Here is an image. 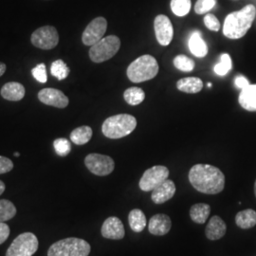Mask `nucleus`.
Instances as JSON below:
<instances>
[{
  "instance_id": "6e6552de",
  "label": "nucleus",
  "mask_w": 256,
  "mask_h": 256,
  "mask_svg": "<svg viewBox=\"0 0 256 256\" xmlns=\"http://www.w3.org/2000/svg\"><path fill=\"white\" fill-rule=\"evenodd\" d=\"M169 176V170L167 167L162 165H156L144 173L138 186L140 190L144 192H151L160 186L162 183L168 180Z\"/></svg>"
},
{
  "instance_id": "79ce46f5",
  "label": "nucleus",
  "mask_w": 256,
  "mask_h": 256,
  "mask_svg": "<svg viewBox=\"0 0 256 256\" xmlns=\"http://www.w3.org/2000/svg\"><path fill=\"white\" fill-rule=\"evenodd\" d=\"M19 155H20V154H19L18 152H16V153L14 154V156H19Z\"/></svg>"
},
{
  "instance_id": "aec40b11",
  "label": "nucleus",
  "mask_w": 256,
  "mask_h": 256,
  "mask_svg": "<svg viewBox=\"0 0 256 256\" xmlns=\"http://www.w3.org/2000/svg\"><path fill=\"white\" fill-rule=\"evenodd\" d=\"M189 48L192 55L196 57H205L208 54V46L206 42L202 39L200 32H192L189 39Z\"/></svg>"
},
{
  "instance_id": "37998d69",
  "label": "nucleus",
  "mask_w": 256,
  "mask_h": 256,
  "mask_svg": "<svg viewBox=\"0 0 256 256\" xmlns=\"http://www.w3.org/2000/svg\"><path fill=\"white\" fill-rule=\"evenodd\" d=\"M208 86H209V88H210V86H212V84H210V82H209V84H208Z\"/></svg>"
},
{
  "instance_id": "ddd939ff",
  "label": "nucleus",
  "mask_w": 256,
  "mask_h": 256,
  "mask_svg": "<svg viewBox=\"0 0 256 256\" xmlns=\"http://www.w3.org/2000/svg\"><path fill=\"white\" fill-rule=\"evenodd\" d=\"M39 101L46 106L57 108H64L68 106V98L63 92L56 88H44L38 92Z\"/></svg>"
},
{
  "instance_id": "a211bd4d",
  "label": "nucleus",
  "mask_w": 256,
  "mask_h": 256,
  "mask_svg": "<svg viewBox=\"0 0 256 256\" xmlns=\"http://www.w3.org/2000/svg\"><path fill=\"white\" fill-rule=\"evenodd\" d=\"M25 92V88L20 82H10L3 86L0 93L5 100L18 102L24 98Z\"/></svg>"
},
{
  "instance_id": "473e14b6",
  "label": "nucleus",
  "mask_w": 256,
  "mask_h": 256,
  "mask_svg": "<svg viewBox=\"0 0 256 256\" xmlns=\"http://www.w3.org/2000/svg\"><path fill=\"white\" fill-rule=\"evenodd\" d=\"M216 6V0H198L194 10L198 14H204Z\"/></svg>"
},
{
  "instance_id": "f8f14e48",
  "label": "nucleus",
  "mask_w": 256,
  "mask_h": 256,
  "mask_svg": "<svg viewBox=\"0 0 256 256\" xmlns=\"http://www.w3.org/2000/svg\"><path fill=\"white\" fill-rule=\"evenodd\" d=\"M156 37L162 46H168L174 37V28L166 16L160 14L154 21Z\"/></svg>"
},
{
  "instance_id": "20e7f679",
  "label": "nucleus",
  "mask_w": 256,
  "mask_h": 256,
  "mask_svg": "<svg viewBox=\"0 0 256 256\" xmlns=\"http://www.w3.org/2000/svg\"><path fill=\"white\" fill-rule=\"evenodd\" d=\"M160 68L152 55L146 54L137 58L128 66V79L133 82H142L155 78Z\"/></svg>"
},
{
  "instance_id": "bb28decb",
  "label": "nucleus",
  "mask_w": 256,
  "mask_h": 256,
  "mask_svg": "<svg viewBox=\"0 0 256 256\" xmlns=\"http://www.w3.org/2000/svg\"><path fill=\"white\" fill-rule=\"evenodd\" d=\"M16 214V208L12 202L7 200H0V223H5Z\"/></svg>"
},
{
  "instance_id": "39448f33",
  "label": "nucleus",
  "mask_w": 256,
  "mask_h": 256,
  "mask_svg": "<svg viewBox=\"0 0 256 256\" xmlns=\"http://www.w3.org/2000/svg\"><path fill=\"white\" fill-rule=\"evenodd\" d=\"M92 247L84 239L70 238L59 240L52 244L48 256H88Z\"/></svg>"
},
{
  "instance_id": "393cba45",
  "label": "nucleus",
  "mask_w": 256,
  "mask_h": 256,
  "mask_svg": "<svg viewBox=\"0 0 256 256\" xmlns=\"http://www.w3.org/2000/svg\"><path fill=\"white\" fill-rule=\"evenodd\" d=\"M92 134L93 132L92 128L88 126H82L80 128H75L70 133V140L77 146H82L88 144L92 140Z\"/></svg>"
},
{
  "instance_id": "a19ab883",
  "label": "nucleus",
  "mask_w": 256,
  "mask_h": 256,
  "mask_svg": "<svg viewBox=\"0 0 256 256\" xmlns=\"http://www.w3.org/2000/svg\"><path fill=\"white\" fill-rule=\"evenodd\" d=\"M254 194H256V183H254Z\"/></svg>"
},
{
  "instance_id": "0eeeda50",
  "label": "nucleus",
  "mask_w": 256,
  "mask_h": 256,
  "mask_svg": "<svg viewBox=\"0 0 256 256\" xmlns=\"http://www.w3.org/2000/svg\"><path fill=\"white\" fill-rule=\"evenodd\" d=\"M38 248V239L32 232L19 234L10 244L6 256H32Z\"/></svg>"
},
{
  "instance_id": "f3484780",
  "label": "nucleus",
  "mask_w": 256,
  "mask_h": 256,
  "mask_svg": "<svg viewBox=\"0 0 256 256\" xmlns=\"http://www.w3.org/2000/svg\"><path fill=\"white\" fill-rule=\"evenodd\" d=\"M227 232V225L218 216H214L208 222L205 234L208 239L216 241L221 239Z\"/></svg>"
},
{
  "instance_id": "9d476101",
  "label": "nucleus",
  "mask_w": 256,
  "mask_h": 256,
  "mask_svg": "<svg viewBox=\"0 0 256 256\" xmlns=\"http://www.w3.org/2000/svg\"><path fill=\"white\" fill-rule=\"evenodd\" d=\"M84 164L92 174L100 176L111 174L115 168V162L110 156L96 153L86 156Z\"/></svg>"
},
{
  "instance_id": "58836bf2",
  "label": "nucleus",
  "mask_w": 256,
  "mask_h": 256,
  "mask_svg": "<svg viewBox=\"0 0 256 256\" xmlns=\"http://www.w3.org/2000/svg\"><path fill=\"white\" fill-rule=\"evenodd\" d=\"M5 72H6V64L0 62V77L5 74Z\"/></svg>"
},
{
  "instance_id": "4c0bfd02",
  "label": "nucleus",
  "mask_w": 256,
  "mask_h": 256,
  "mask_svg": "<svg viewBox=\"0 0 256 256\" xmlns=\"http://www.w3.org/2000/svg\"><path fill=\"white\" fill-rule=\"evenodd\" d=\"M236 84L238 86L239 88L243 90V88H247L248 86L250 84V82L244 76H238L236 78Z\"/></svg>"
},
{
  "instance_id": "c85d7f7f",
  "label": "nucleus",
  "mask_w": 256,
  "mask_h": 256,
  "mask_svg": "<svg viewBox=\"0 0 256 256\" xmlns=\"http://www.w3.org/2000/svg\"><path fill=\"white\" fill-rule=\"evenodd\" d=\"M50 72H52V76H54L55 78H57L58 80L61 81V80H64L68 76L70 70L64 61L59 59L52 64Z\"/></svg>"
},
{
  "instance_id": "c9c22d12",
  "label": "nucleus",
  "mask_w": 256,
  "mask_h": 256,
  "mask_svg": "<svg viewBox=\"0 0 256 256\" xmlns=\"http://www.w3.org/2000/svg\"><path fill=\"white\" fill-rule=\"evenodd\" d=\"M14 168V164L12 162L3 156H0V174L8 173L12 171Z\"/></svg>"
},
{
  "instance_id": "f704fd0d",
  "label": "nucleus",
  "mask_w": 256,
  "mask_h": 256,
  "mask_svg": "<svg viewBox=\"0 0 256 256\" xmlns=\"http://www.w3.org/2000/svg\"><path fill=\"white\" fill-rule=\"evenodd\" d=\"M204 24L210 30L218 32L220 28V22L214 14H208L204 18Z\"/></svg>"
},
{
  "instance_id": "412c9836",
  "label": "nucleus",
  "mask_w": 256,
  "mask_h": 256,
  "mask_svg": "<svg viewBox=\"0 0 256 256\" xmlns=\"http://www.w3.org/2000/svg\"><path fill=\"white\" fill-rule=\"evenodd\" d=\"M203 86L204 84L202 79L196 77H186L178 80L176 82V88L178 90L189 94H194L202 92Z\"/></svg>"
},
{
  "instance_id": "a878e982",
  "label": "nucleus",
  "mask_w": 256,
  "mask_h": 256,
  "mask_svg": "<svg viewBox=\"0 0 256 256\" xmlns=\"http://www.w3.org/2000/svg\"><path fill=\"white\" fill-rule=\"evenodd\" d=\"M124 98L128 104L130 106H138L142 104L146 99L144 92L136 86H132L126 90L124 93Z\"/></svg>"
},
{
  "instance_id": "b1692460",
  "label": "nucleus",
  "mask_w": 256,
  "mask_h": 256,
  "mask_svg": "<svg viewBox=\"0 0 256 256\" xmlns=\"http://www.w3.org/2000/svg\"><path fill=\"white\" fill-rule=\"evenodd\" d=\"M236 223L239 228L247 230L256 225V212L252 209L239 212L236 216Z\"/></svg>"
},
{
  "instance_id": "ea45409f",
  "label": "nucleus",
  "mask_w": 256,
  "mask_h": 256,
  "mask_svg": "<svg viewBox=\"0 0 256 256\" xmlns=\"http://www.w3.org/2000/svg\"><path fill=\"white\" fill-rule=\"evenodd\" d=\"M5 188H6V186H5V183L0 180V196H1V194L4 192V191H5Z\"/></svg>"
},
{
  "instance_id": "6ab92c4d",
  "label": "nucleus",
  "mask_w": 256,
  "mask_h": 256,
  "mask_svg": "<svg viewBox=\"0 0 256 256\" xmlns=\"http://www.w3.org/2000/svg\"><path fill=\"white\" fill-rule=\"evenodd\" d=\"M238 101L240 106L248 111H256V84H248L243 88Z\"/></svg>"
},
{
  "instance_id": "f03ea898",
  "label": "nucleus",
  "mask_w": 256,
  "mask_h": 256,
  "mask_svg": "<svg viewBox=\"0 0 256 256\" xmlns=\"http://www.w3.org/2000/svg\"><path fill=\"white\" fill-rule=\"evenodd\" d=\"M256 16V7L252 4L230 14L224 21L223 34L230 39H240L245 36L252 25Z\"/></svg>"
},
{
  "instance_id": "423d86ee",
  "label": "nucleus",
  "mask_w": 256,
  "mask_h": 256,
  "mask_svg": "<svg viewBox=\"0 0 256 256\" xmlns=\"http://www.w3.org/2000/svg\"><path fill=\"white\" fill-rule=\"evenodd\" d=\"M120 40L116 36L102 38L90 50V57L94 63H102L111 59L119 52Z\"/></svg>"
},
{
  "instance_id": "dca6fc26",
  "label": "nucleus",
  "mask_w": 256,
  "mask_h": 256,
  "mask_svg": "<svg viewBox=\"0 0 256 256\" xmlns=\"http://www.w3.org/2000/svg\"><path fill=\"white\" fill-rule=\"evenodd\" d=\"M176 191V189L174 182L166 180L164 182L162 183L152 191L151 200L156 204H162L170 200L174 196Z\"/></svg>"
},
{
  "instance_id": "7ed1b4c3",
  "label": "nucleus",
  "mask_w": 256,
  "mask_h": 256,
  "mask_svg": "<svg viewBox=\"0 0 256 256\" xmlns=\"http://www.w3.org/2000/svg\"><path fill=\"white\" fill-rule=\"evenodd\" d=\"M137 126V120L129 114H119L111 116L102 124V134L108 138L117 140L126 137Z\"/></svg>"
},
{
  "instance_id": "c756f323",
  "label": "nucleus",
  "mask_w": 256,
  "mask_h": 256,
  "mask_svg": "<svg viewBox=\"0 0 256 256\" xmlns=\"http://www.w3.org/2000/svg\"><path fill=\"white\" fill-rule=\"evenodd\" d=\"M174 66L180 72H190L194 68V62L186 55H178L174 57Z\"/></svg>"
},
{
  "instance_id": "9b49d317",
  "label": "nucleus",
  "mask_w": 256,
  "mask_h": 256,
  "mask_svg": "<svg viewBox=\"0 0 256 256\" xmlns=\"http://www.w3.org/2000/svg\"><path fill=\"white\" fill-rule=\"evenodd\" d=\"M106 28L108 21L104 18L100 16L93 19L82 32V43L86 46H93L104 38Z\"/></svg>"
},
{
  "instance_id": "72a5a7b5",
  "label": "nucleus",
  "mask_w": 256,
  "mask_h": 256,
  "mask_svg": "<svg viewBox=\"0 0 256 256\" xmlns=\"http://www.w3.org/2000/svg\"><path fill=\"white\" fill-rule=\"evenodd\" d=\"M32 74L34 77V79L38 82L45 84L48 81V76H46V66L45 64H37L36 68L32 70Z\"/></svg>"
},
{
  "instance_id": "2eb2a0df",
  "label": "nucleus",
  "mask_w": 256,
  "mask_h": 256,
  "mask_svg": "<svg viewBox=\"0 0 256 256\" xmlns=\"http://www.w3.org/2000/svg\"><path fill=\"white\" fill-rule=\"evenodd\" d=\"M172 227V221L171 218L164 214H156L153 216L148 224L149 232L153 236H162L168 234Z\"/></svg>"
},
{
  "instance_id": "7c9ffc66",
  "label": "nucleus",
  "mask_w": 256,
  "mask_h": 256,
  "mask_svg": "<svg viewBox=\"0 0 256 256\" xmlns=\"http://www.w3.org/2000/svg\"><path fill=\"white\" fill-rule=\"evenodd\" d=\"M54 147L56 154L60 156H66L68 155L72 151V144L70 140H68L64 138H56L54 142Z\"/></svg>"
},
{
  "instance_id": "e433bc0d",
  "label": "nucleus",
  "mask_w": 256,
  "mask_h": 256,
  "mask_svg": "<svg viewBox=\"0 0 256 256\" xmlns=\"http://www.w3.org/2000/svg\"><path fill=\"white\" fill-rule=\"evenodd\" d=\"M10 236L9 226L5 223H0V245L3 244Z\"/></svg>"
},
{
  "instance_id": "4468645a",
  "label": "nucleus",
  "mask_w": 256,
  "mask_h": 256,
  "mask_svg": "<svg viewBox=\"0 0 256 256\" xmlns=\"http://www.w3.org/2000/svg\"><path fill=\"white\" fill-rule=\"evenodd\" d=\"M102 236L108 239L120 240L126 236L122 222L116 216H110L104 220L101 229Z\"/></svg>"
},
{
  "instance_id": "5701e85b",
  "label": "nucleus",
  "mask_w": 256,
  "mask_h": 256,
  "mask_svg": "<svg viewBox=\"0 0 256 256\" xmlns=\"http://www.w3.org/2000/svg\"><path fill=\"white\" fill-rule=\"evenodd\" d=\"M128 222L130 228L135 232H140L146 227V214L140 209L130 210L128 214Z\"/></svg>"
},
{
  "instance_id": "4be33fe9",
  "label": "nucleus",
  "mask_w": 256,
  "mask_h": 256,
  "mask_svg": "<svg viewBox=\"0 0 256 256\" xmlns=\"http://www.w3.org/2000/svg\"><path fill=\"white\" fill-rule=\"evenodd\" d=\"M210 206L206 203H196L190 209L191 220L198 224H204L209 218Z\"/></svg>"
},
{
  "instance_id": "f257e3e1",
  "label": "nucleus",
  "mask_w": 256,
  "mask_h": 256,
  "mask_svg": "<svg viewBox=\"0 0 256 256\" xmlns=\"http://www.w3.org/2000/svg\"><path fill=\"white\" fill-rule=\"evenodd\" d=\"M189 180L196 191L206 194H220L225 187V176L214 165H194L189 171Z\"/></svg>"
},
{
  "instance_id": "1a4fd4ad",
  "label": "nucleus",
  "mask_w": 256,
  "mask_h": 256,
  "mask_svg": "<svg viewBox=\"0 0 256 256\" xmlns=\"http://www.w3.org/2000/svg\"><path fill=\"white\" fill-rule=\"evenodd\" d=\"M32 45L41 50H52L59 43L58 32L52 26H44L37 28L32 34Z\"/></svg>"
},
{
  "instance_id": "2f4dec72",
  "label": "nucleus",
  "mask_w": 256,
  "mask_h": 256,
  "mask_svg": "<svg viewBox=\"0 0 256 256\" xmlns=\"http://www.w3.org/2000/svg\"><path fill=\"white\" fill-rule=\"evenodd\" d=\"M230 68H232V60L230 55L227 54L221 55L220 63L216 64L214 66V72L220 76H224L229 72Z\"/></svg>"
},
{
  "instance_id": "cd10ccee",
  "label": "nucleus",
  "mask_w": 256,
  "mask_h": 256,
  "mask_svg": "<svg viewBox=\"0 0 256 256\" xmlns=\"http://www.w3.org/2000/svg\"><path fill=\"white\" fill-rule=\"evenodd\" d=\"M171 10L176 16H185L189 14L192 2L191 0H171Z\"/></svg>"
}]
</instances>
